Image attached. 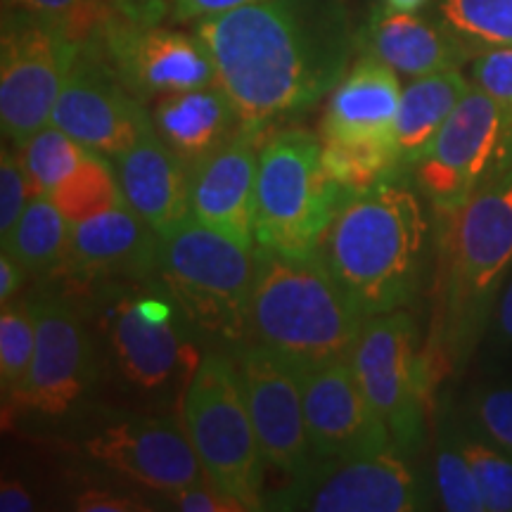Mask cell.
I'll return each mask as SVG.
<instances>
[{
    "label": "cell",
    "instance_id": "cell-1",
    "mask_svg": "<svg viewBox=\"0 0 512 512\" xmlns=\"http://www.w3.org/2000/svg\"><path fill=\"white\" fill-rule=\"evenodd\" d=\"M192 31L254 131L313 110L358 55L347 0H264L197 19Z\"/></svg>",
    "mask_w": 512,
    "mask_h": 512
},
{
    "label": "cell",
    "instance_id": "cell-3",
    "mask_svg": "<svg viewBox=\"0 0 512 512\" xmlns=\"http://www.w3.org/2000/svg\"><path fill=\"white\" fill-rule=\"evenodd\" d=\"M420 195L401 174L354 192L318 242V254L368 318L418 297L430 238Z\"/></svg>",
    "mask_w": 512,
    "mask_h": 512
},
{
    "label": "cell",
    "instance_id": "cell-30",
    "mask_svg": "<svg viewBox=\"0 0 512 512\" xmlns=\"http://www.w3.org/2000/svg\"><path fill=\"white\" fill-rule=\"evenodd\" d=\"M434 489H437L441 508L448 512H486L475 472L458 446L453 420H446L437 434Z\"/></svg>",
    "mask_w": 512,
    "mask_h": 512
},
{
    "label": "cell",
    "instance_id": "cell-22",
    "mask_svg": "<svg viewBox=\"0 0 512 512\" xmlns=\"http://www.w3.org/2000/svg\"><path fill=\"white\" fill-rule=\"evenodd\" d=\"M356 53L375 57L411 79L460 69L475 60L470 48L439 19H425L420 12H394L382 3L373 5L358 27Z\"/></svg>",
    "mask_w": 512,
    "mask_h": 512
},
{
    "label": "cell",
    "instance_id": "cell-11",
    "mask_svg": "<svg viewBox=\"0 0 512 512\" xmlns=\"http://www.w3.org/2000/svg\"><path fill=\"white\" fill-rule=\"evenodd\" d=\"M430 508L425 486L392 446L361 458L316 460L280 489L264 496V510L278 512H415Z\"/></svg>",
    "mask_w": 512,
    "mask_h": 512
},
{
    "label": "cell",
    "instance_id": "cell-14",
    "mask_svg": "<svg viewBox=\"0 0 512 512\" xmlns=\"http://www.w3.org/2000/svg\"><path fill=\"white\" fill-rule=\"evenodd\" d=\"M107 339L119 373L143 392L188 387L204 358L185 337L174 306L155 294L114 299L107 309Z\"/></svg>",
    "mask_w": 512,
    "mask_h": 512
},
{
    "label": "cell",
    "instance_id": "cell-15",
    "mask_svg": "<svg viewBox=\"0 0 512 512\" xmlns=\"http://www.w3.org/2000/svg\"><path fill=\"white\" fill-rule=\"evenodd\" d=\"M36 349L27 380L5 403V413L27 411L55 418L67 413L95 380V351L86 325L62 297L34 302Z\"/></svg>",
    "mask_w": 512,
    "mask_h": 512
},
{
    "label": "cell",
    "instance_id": "cell-8",
    "mask_svg": "<svg viewBox=\"0 0 512 512\" xmlns=\"http://www.w3.org/2000/svg\"><path fill=\"white\" fill-rule=\"evenodd\" d=\"M351 363L394 446L413 456L425 441L427 411L441 377L427 349L418 347L411 313L399 309L368 318Z\"/></svg>",
    "mask_w": 512,
    "mask_h": 512
},
{
    "label": "cell",
    "instance_id": "cell-29",
    "mask_svg": "<svg viewBox=\"0 0 512 512\" xmlns=\"http://www.w3.org/2000/svg\"><path fill=\"white\" fill-rule=\"evenodd\" d=\"M91 152V147L81 145L62 128L46 124L19 145V162L27 171L31 190L38 195L53 192Z\"/></svg>",
    "mask_w": 512,
    "mask_h": 512
},
{
    "label": "cell",
    "instance_id": "cell-32",
    "mask_svg": "<svg viewBox=\"0 0 512 512\" xmlns=\"http://www.w3.org/2000/svg\"><path fill=\"white\" fill-rule=\"evenodd\" d=\"M34 349V302L3 304V313H0V389H3V406L27 380L31 361H34Z\"/></svg>",
    "mask_w": 512,
    "mask_h": 512
},
{
    "label": "cell",
    "instance_id": "cell-33",
    "mask_svg": "<svg viewBox=\"0 0 512 512\" xmlns=\"http://www.w3.org/2000/svg\"><path fill=\"white\" fill-rule=\"evenodd\" d=\"M456 425V422H453ZM460 451L475 472L486 512H512V456L477 437L465 425H456Z\"/></svg>",
    "mask_w": 512,
    "mask_h": 512
},
{
    "label": "cell",
    "instance_id": "cell-18",
    "mask_svg": "<svg viewBox=\"0 0 512 512\" xmlns=\"http://www.w3.org/2000/svg\"><path fill=\"white\" fill-rule=\"evenodd\" d=\"M306 430L318 460L361 458L394 446L351 361L299 370Z\"/></svg>",
    "mask_w": 512,
    "mask_h": 512
},
{
    "label": "cell",
    "instance_id": "cell-44",
    "mask_svg": "<svg viewBox=\"0 0 512 512\" xmlns=\"http://www.w3.org/2000/svg\"><path fill=\"white\" fill-rule=\"evenodd\" d=\"M0 510L3 512H31L34 510V498L22 484L15 479H5L0 486Z\"/></svg>",
    "mask_w": 512,
    "mask_h": 512
},
{
    "label": "cell",
    "instance_id": "cell-26",
    "mask_svg": "<svg viewBox=\"0 0 512 512\" xmlns=\"http://www.w3.org/2000/svg\"><path fill=\"white\" fill-rule=\"evenodd\" d=\"M72 223L64 219L50 192H38L24 209L15 230L3 242V252L29 273H53L62 266L69 247Z\"/></svg>",
    "mask_w": 512,
    "mask_h": 512
},
{
    "label": "cell",
    "instance_id": "cell-2",
    "mask_svg": "<svg viewBox=\"0 0 512 512\" xmlns=\"http://www.w3.org/2000/svg\"><path fill=\"white\" fill-rule=\"evenodd\" d=\"M434 316L427 342L439 377L470 361L512 271V162L470 202L437 214Z\"/></svg>",
    "mask_w": 512,
    "mask_h": 512
},
{
    "label": "cell",
    "instance_id": "cell-38",
    "mask_svg": "<svg viewBox=\"0 0 512 512\" xmlns=\"http://www.w3.org/2000/svg\"><path fill=\"white\" fill-rule=\"evenodd\" d=\"M164 498L171 503V508L183 512H247V508L238 501V498L228 496L226 491L216 489V486L209 482L169 491V494H164Z\"/></svg>",
    "mask_w": 512,
    "mask_h": 512
},
{
    "label": "cell",
    "instance_id": "cell-19",
    "mask_svg": "<svg viewBox=\"0 0 512 512\" xmlns=\"http://www.w3.org/2000/svg\"><path fill=\"white\" fill-rule=\"evenodd\" d=\"M264 131L242 128L190 174V216L238 245L256 249V178Z\"/></svg>",
    "mask_w": 512,
    "mask_h": 512
},
{
    "label": "cell",
    "instance_id": "cell-28",
    "mask_svg": "<svg viewBox=\"0 0 512 512\" xmlns=\"http://www.w3.org/2000/svg\"><path fill=\"white\" fill-rule=\"evenodd\" d=\"M105 155L91 152L57 188L50 192L57 209L69 223H81L102 214V211L119 207L126 202L119 176H114L112 166L102 159Z\"/></svg>",
    "mask_w": 512,
    "mask_h": 512
},
{
    "label": "cell",
    "instance_id": "cell-4",
    "mask_svg": "<svg viewBox=\"0 0 512 512\" xmlns=\"http://www.w3.org/2000/svg\"><path fill=\"white\" fill-rule=\"evenodd\" d=\"M249 337L297 370L354 358L368 316L313 252L256 247Z\"/></svg>",
    "mask_w": 512,
    "mask_h": 512
},
{
    "label": "cell",
    "instance_id": "cell-24",
    "mask_svg": "<svg viewBox=\"0 0 512 512\" xmlns=\"http://www.w3.org/2000/svg\"><path fill=\"white\" fill-rule=\"evenodd\" d=\"M117 176L126 202L166 235L190 219V174L157 131L145 133L117 157Z\"/></svg>",
    "mask_w": 512,
    "mask_h": 512
},
{
    "label": "cell",
    "instance_id": "cell-17",
    "mask_svg": "<svg viewBox=\"0 0 512 512\" xmlns=\"http://www.w3.org/2000/svg\"><path fill=\"white\" fill-rule=\"evenodd\" d=\"M83 448L95 463L159 494L207 482L183 420L171 415L112 422Z\"/></svg>",
    "mask_w": 512,
    "mask_h": 512
},
{
    "label": "cell",
    "instance_id": "cell-43",
    "mask_svg": "<svg viewBox=\"0 0 512 512\" xmlns=\"http://www.w3.org/2000/svg\"><path fill=\"white\" fill-rule=\"evenodd\" d=\"M27 273V268L19 264L17 259H12L8 252H3V256H0V302L8 304L15 299L19 287L24 285Z\"/></svg>",
    "mask_w": 512,
    "mask_h": 512
},
{
    "label": "cell",
    "instance_id": "cell-23",
    "mask_svg": "<svg viewBox=\"0 0 512 512\" xmlns=\"http://www.w3.org/2000/svg\"><path fill=\"white\" fill-rule=\"evenodd\" d=\"M152 126L188 174L223 150L245 128L219 83L152 100Z\"/></svg>",
    "mask_w": 512,
    "mask_h": 512
},
{
    "label": "cell",
    "instance_id": "cell-12",
    "mask_svg": "<svg viewBox=\"0 0 512 512\" xmlns=\"http://www.w3.org/2000/svg\"><path fill=\"white\" fill-rule=\"evenodd\" d=\"M145 105L128 91L102 53L98 38L91 36L81 43L50 124L100 155L117 159L145 133L155 131Z\"/></svg>",
    "mask_w": 512,
    "mask_h": 512
},
{
    "label": "cell",
    "instance_id": "cell-5",
    "mask_svg": "<svg viewBox=\"0 0 512 512\" xmlns=\"http://www.w3.org/2000/svg\"><path fill=\"white\" fill-rule=\"evenodd\" d=\"M155 273L171 302L195 328L226 342L249 337L254 249L190 216L176 230L159 235Z\"/></svg>",
    "mask_w": 512,
    "mask_h": 512
},
{
    "label": "cell",
    "instance_id": "cell-36",
    "mask_svg": "<svg viewBox=\"0 0 512 512\" xmlns=\"http://www.w3.org/2000/svg\"><path fill=\"white\" fill-rule=\"evenodd\" d=\"M31 197H34V190H31L22 162L8 147H3V155H0V238L3 242L10 238L17 221L22 219Z\"/></svg>",
    "mask_w": 512,
    "mask_h": 512
},
{
    "label": "cell",
    "instance_id": "cell-21",
    "mask_svg": "<svg viewBox=\"0 0 512 512\" xmlns=\"http://www.w3.org/2000/svg\"><path fill=\"white\" fill-rule=\"evenodd\" d=\"M399 74L368 55H358L332 88L320 119V140L342 145H394L401 105Z\"/></svg>",
    "mask_w": 512,
    "mask_h": 512
},
{
    "label": "cell",
    "instance_id": "cell-7",
    "mask_svg": "<svg viewBox=\"0 0 512 512\" xmlns=\"http://www.w3.org/2000/svg\"><path fill=\"white\" fill-rule=\"evenodd\" d=\"M181 420L207 482L238 498L247 510H264L266 460L235 358H202L183 392Z\"/></svg>",
    "mask_w": 512,
    "mask_h": 512
},
{
    "label": "cell",
    "instance_id": "cell-13",
    "mask_svg": "<svg viewBox=\"0 0 512 512\" xmlns=\"http://www.w3.org/2000/svg\"><path fill=\"white\" fill-rule=\"evenodd\" d=\"M93 36L128 91L143 102L219 83L214 62L195 31L138 24L114 12Z\"/></svg>",
    "mask_w": 512,
    "mask_h": 512
},
{
    "label": "cell",
    "instance_id": "cell-40",
    "mask_svg": "<svg viewBox=\"0 0 512 512\" xmlns=\"http://www.w3.org/2000/svg\"><path fill=\"white\" fill-rule=\"evenodd\" d=\"M252 3H264V0H171L169 17L174 24H192L207 15L245 8Z\"/></svg>",
    "mask_w": 512,
    "mask_h": 512
},
{
    "label": "cell",
    "instance_id": "cell-35",
    "mask_svg": "<svg viewBox=\"0 0 512 512\" xmlns=\"http://www.w3.org/2000/svg\"><path fill=\"white\" fill-rule=\"evenodd\" d=\"M5 10L34 12L72 31L79 41L91 38L114 12L110 0H3Z\"/></svg>",
    "mask_w": 512,
    "mask_h": 512
},
{
    "label": "cell",
    "instance_id": "cell-41",
    "mask_svg": "<svg viewBox=\"0 0 512 512\" xmlns=\"http://www.w3.org/2000/svg\"><path fill=\"white\" fill-rule=\"evenodd\" d=\"M486 332H489L496 349L512 351V271L505 280L501 294H498V302L494 306V313H491V323Z\"/></svg>",
    "mask_w": 512,
    "mask_h": 512
},
{
    "label": "cell",
    "instance_id": "cell-9",
    "mask_svg": "<svg viewBox=\"0 0 512 512\" xmlns=\"http://www.w3.org/2000/svg\"><path fill=\"white\" fill-rule=\"evenodd\" d=\"M81 43L53 19L3 8L0 124L5 140L19 147L50 124Z\"/></svg>",
    "mask_w": 512,
    "mask_h": 512
},
{
    "label": "cell",
    "instance_id": "cell-27",
    "mask_svg": "<svg viewBox=\"0 0 512 512\" xmlns=\"http://www.w3.org/2000/svg\"><path fill=\"white\" fill-rule=\"evenodd\" d=\"M437 19L475 57L512 46V0H437Z\"/></svg>",
    "mask_w": 512,
    "mask_h": 512
},
{
    "label": "cell",
    "instance_id": "cell-16",
    "mask_svg": "<svg viewBox=\"0 0 512 512\" xmlns=\"http://www.w3.org/2000/svg\"><path fill=\"white\" fill-rule=\"evenodd\" d=\"M235 363L266 465L287 477L304 472L318 458L306 430L299 370L256 342L242 347Z\"/></svg>",
    "mask_w": 512,
    "mask_h": 512
},
{
    "label": "cell",
    "instance_id": "cell-34",
    "mask_svg": "<svg viewBox=\"0 0 512 512\" xmlns=\"http://www.w3.org/2000/svg\"><path fill=\"white\" fill-rule=\"evenodd\" d=\"M465 427L512 456V387H479L465 403Z\"/></svg>",
    "mask_w": 512,
    "mask_h": 512
},
{
    "label": "cell",
    "instance_id": "cell-42",
    "mask_svg": "<svg viewBox=\"0 0 512 512\" xmlns=\"http://www.w3.org/2000/svg\"><path fill=\"white\" fill-rule=\"evenodd\" d=\"M110 5L131 22L162 24V19L169 17L171 0H110Z\"/></svg>",
    "mask_w": 512,
    "mask_h": 512
},
{
    "label": "cell",
    "instance_id": "cell-20",
    "mask_svg": "<svg viewBox=\"0 0 512 512\" xmlns=\"http://www.w3.org/2000/svg\"><path fill=\"white\" fill-rule=\"evenodd\" d=\"M157 230L128 202L93 219L72 223L69 247L55 275L102 280L110 275H150L157 268Z\"/></svg>",
    "mask_w": 512,
    "mask_h": 512
},
{
    "label": "cell",
    "instance_id": "cell-39",
    "mask_svg": "<svg viewBox=\"0 0 512 512\" xmlns=\"http://www.w3.org/2000/svg\"><path fill=\"white\" fill-rule=\"evenodd\" d=\"M74 510L81 512H140L152 510L150 505L126 494H114L110 489H86L74 498Z\"/></svg>",
    "mask_w": 512,
    "mask_h": 512
},
{
    "label": "cell",
    "instance_id": "cell-6",
    "mask_svg": "<svg viewBox=\"0 0 512 512\" xmlns=\"http://www.w3.org/2000/svg\"><path fill=\"white\" fill-rule=\"evenodd\" d=\"M354 192L323 166V143L304 128H283L261 143L256 178V242L278 252H313Z\"/></svg>",
    "mask_w": 512,
    "mask_h": 512
},
{
    "label": "cell",
    "instance_id": "cell-25",
    "mask_svg": "<svg viewBox=\"0 0 512 512\" xmlns=\"http://www.w3.org/2000/svg\"><path fill=\"white\" fill-rule=\"evenodd\" d=\"M470 88L472 81L460 69L418 76L403 88L394 126L396 155L403 169H413L425 157Z\"/></svg>",
    "mask_w": 512,
    "mask_h": 512
},
{
    "label": "cell",
    "instance_id": "cell-31",
    "mask_svg": "<svg viewBox=\"0 0 512 512\" xmlns=\"http://www.w3.org/2000/svg\"><path fill=\"white\" fill-rule=\"evenodd\" d=\"M323 166L339 185L351 192L368 190L387 178L403 174L394 145L323 143Z\"/></svg>",
    "mask_w": 512,
    "mask_h": 512
},
{
    "label": "cell",
    "instance_id": "cell-45",
    "mask_svg": "<svg viewBox=\"0 0 512 512\" xmlns=\"http://www.w3.org/2000/svg\"><path fill=\"white\" fill-rule=\"evenodd\" d=\"M430 0H382V5L387 10L394 12H420Z\"/></svg>",
    "mask_w": 512,
    "mask_h": 512
},
{
    "label": "cell",
    "instance_id": "cell-37",
    "mask_svg": "<svg viewBox=\"0 0 512 512\" xmlns=\"http://www.w3.org/2000/svg\"><path fill=\"white\" fill-rule=\"evenodd\" d=\"M470 81L512 114V46L477 55L470 62Z\"/></svg>",
    "mask_w": 512,
    "mask_h": 512
},
{
    "label": "cell",
    "instance_id": "cell-10",
    "mask_svg": "<svg viewBox=\"0 0 512 512\" xmlns=\"http://www.w3.org/2000/svg\"><path fill=\"white\" fill-rule=\"evenodd\" d=\"M512 162V114L472 86L413 166L418 190L437 214L463 207Z\"/></svg>",
    "mask_w": 512,
    "mask_h": 512
}]
</instances>
